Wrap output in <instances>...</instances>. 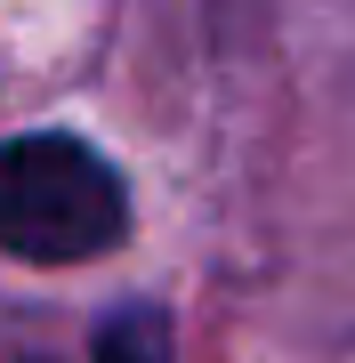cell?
I'll return each instance as SVG.
<instances>
[{
    "instance_id": "obj_1",
    "label": "cell",
    "mask_w": 355,
    "mask_h": 363,
    "mask_svg": "<svg viewBox=\"0 0 355 363\" xmlns=\"http://www.w3.org/2000/svg\"><path fill=\"white\" fill-rule=\"evenodd\" d=\"M130 234V194L113 162L65 130L0 138V250L33 267L97 259Z\"/></svg>"
},
{
    "instance_id": "obj_2",
    "label": "cell",
    "mask_w": 355,
    "mask_h": 363,
    "mask_svg": "<svg viewBox=\"0 0 355 363\" xmlns=\"http://www.w3.org/2000/svg\"><path fill=\"white\" fill-rule=\"evenodd\" d=\"M97 363H170V323L154 307H130L97 331Z\"/></svg>"
}]
</instances>
